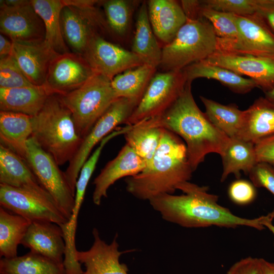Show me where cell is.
<instances>
[{
    "instance_id": "3957f363",
    "label": "cell",
    "mask_w": 274,
    "mask_h": 274,
    "mask_svg": "<svg viewBox=\"0 0 274 274\" xmlns=\"http://www.w3.org/2000/svg\"><path fill=\"white\" fill-rule=\"evenodd\" d=\"M193 172L185 143L163 129L151 161L139 174L126 178V189L135 197L149 201L160 195L174 194L179 184L190 180Z\"/></svg>"
},
{
    "instance_id": "ab89813d",
    "label": "cell",
    "mask_w": 274,
    "mask_h": 274,
    "mask_svg": "<svg viewBox=\"0 0 274 274\" xmlns=\"http://www.w3.org/2000/svg\"><path fill=\"white\" fill-rule=\"evenodd\" d=\"M248 175L255 187L264 188L274 195L273 165L264 162H258Z\"/></svg>"
},
{
    "instance_id": "d4e9b609",
    "label": "cell",
    "mask_w": 274,
    "mask_h": 274,
    "mask_svg": "<svg viewBox=\"0 0 274 274\" xmlns=\"http://www.w3.org/2000/svg\"><path fill=\"white\" fill-rule=\"evenodd\" d=\"M274 134V105L263 97L245 110L244 121L238 138L255 144Z\"/></svg>"
},
{
    "instance_id": "ee69618b",
    "label": "cell",
    "mask_w": 274,
    "mask_h": 274,
    "mask_svg": "<svg viewBox=\"0 0 274 274\" xmlns=\"http://www.w3.org/2000/svg\"><path fill=\"white\" fill-rule=\"evenodd\" d=\"M13 43L2 34L0 35V57L11 55Z\"/></svg>"
},
{
    "instance_id": "ffe728a7",
    "label": "cell",
    "mask_w": 274,
    "mask_h": 274,
    "mask_svg": "<svg viewBox=\"0 0 274 274\" xmlns=\"http://www.w3.org/2000/svg\"><path fill=\"white\" fill-rule=\"evenodd\" d=\"M21 244L31 252L63 263L65 252L63 232L61 227L54 223L32 222Z\"/></svg>"
},
{
    "instance_id": "7bdbcfd3",
    "label": "cell",
    "mask_w": 274,
    "mask_h": 274,
    "mask_svg": "<svg viewBox=\"0 0 274 274\" xmlns=\"http://www.w3.org/2000/svg\"><path fill=\"white\" fill-rule=\"evenodd\" d=\"M256 13L274 33V0H257Z\"/></svg>"
},
{
    "instance_id": "e0dca14e",
    "label": "cell",
    "mask_w": 274,
    "mask_h": 274,
    "mask_svg": "<svg viewBox=\"0 0 274 274\" xmlns=\"http://www.w3.org/2000/svg\"><path fill=\"white\" fill-rule=\"evenodd\" d=\"M92 233L94 241L90 248L76 252L77 260L85 267L83 274H128L126 265L120 263V257L132 250H119L117 234L110 244H107L101 239L96 228Z\"/></svg>"
},
{
    "instance_id": "5b68a950",
    "label": "cell",
    "mask_w": 274,
    "mask_h": 274,
    "mask_svg": "<svg viewBox=\"0 0 274 274\" xmlns=\"http://www.w3.org/2000/svg\"><path fill=\"white\" fill-rule=\"evenodd\" d=\"M217 37L203 17L187 19L174 40L162 48L159 67L163 72L182 70L208 58L217 50Z\"/></svg>"
},
{
    "instance_id": "1f68e13d",
    "label": "cell",
    "mask_w": 274,
    "mask_h": 274,
    "mask_svg": "<svg viewBox=\"0 0 274 274\" xmlns=\"http://www.w3.org/2000/svg\"><path fill=\"white\" fill-rule=\"evenodd\" d=\"M200 99L210 121L229 138H238L244 124L245 110H239L234 104L224 105L203 96Z\"/></svg>"
},
{
    "instance_id": "f1b7e54d",
    "label": "cell",
    "mask_w": 274,
    "mask_h": 274,
    "mask_svg": "<svg viewBox=\"0 0 274 274\" xmlns=\"http://www.w3.org/2000/svg\"><path fill=\"white\" fill-rule=\"evenodd\" d=\"M1 274H66L63 263L30 251L12 258L0 260Z\"/></svg>"
},
{
    "instance_id": "9a60e30c",
    "label": "cell",
    "mask_w": 274,
    "mask_h": 274,
    "mask_svg": "<svg viewBox=\"0 0 274 274\" xmlns=\"http://www.w3.org/2000/svg\"><path fill=\"white\" fill-rule=\"evenodd\" d=\"M0 3L1 34L8 37L12 41L45 39L44 22L35 11L31 1L25 0L22 4L15 6Z\"/></svg>"
},
{
    "instance_id": "8fae6325",
    "label": "cell",
    "mask_w": 274,
    "mask_h": 274,
    "mask_svg": "<svg viewBox=\"0 0 274 274\" xmlns=\"http://www.w3.org/2000/svg\"><path fill=\"white\" fill-rule=\"evenodd\" d=\"M238 36L233 41L217 38V50L255 56H274V33L257 13L235 15ZM216 50V51H217Z\"/></svg>"
},
{
    "instance_id": "ba28073f",
    "label": "cell",
    "mask_w": 274,
    "mask_h": 274,
    "mask_svg": "<svg viewBox=\"0 0 274 274\" xmlns=\"http://www.w3.org/2000/svg\"><path fill=\"white\" fill-rule=\"evenodd\" d=\"M24 160L41 186L70 220L75 203V194L70 186L65 173L31 136L27 142Z\"/></svg>"
},
{
    "instance_id": "d6a6232c",
    "label": "cell",
    "mask_w": 274,
    "mask_h": 274,
    "mask_svg": "<svg viewBox=\"0 0 274 274\" xmlns=\"http://www.w3.org/2000/svg\"><path fill=\"white\" fill-rule=\"evenodd\" d=\"M31 222L18 215L0 207V256H17V249Z\"/></svg>"
},
{
    "instance_id": "484cf974",
    "label": "cell",
    "mask_w": 274,
    "mask_h": 274,
    "mask_svg": "<svg viewBox=\"0 0 274 274\" xmlns=\"http://www.w3.org/2000/svg\"><path fill=\"white\" fill-rule=\"evenodd\" d=\"M31 117L25 114L0 111L1 144L25 160L27 142L31 136Z\"/></svg>"
},
{
    "instance_id": "60d3db41",
    "label": "cell",
    "mask_w": 274,
    "mask_h": 274,
    "mask_svg": "<svg viewBox=\"0 0 274 274\" xmlns=\"http://www.w3.org/2000/svg\"><path fill=\"white\" fill-rule=\"evenodd\" d=\"M255 149L257 162L274 166V134L255 143Z\"/></svg>"
},
{
    "instance_id": "f6af8a7d",
    "label": "cell",
    "mask_w": 274,
    "mask_h": 274,
    "mask_svg": "<svg viewBox=\"0 0 274 274\" xmlns=\"http://www.w3.org/2000/svg\"><path fill=\"white\" fill-rule=\"evenodd\" d=\"M260 263L262 274H274V263L260 258Z\"/></svg>"
},
{
    "instance_id": "52a82bcc",
    "label": "cell",
    "mask_w": 274,
    "mask_h": 274,
    "mask_svg": "<svg viewBox=\"0 0 274 274\" xmlns=\"http://www.w3.org/2000/svg\"><path fill=\"white\" fill-rule=\"evenodd\" d=\"M0 204L31 222H51L63 227L69 222L44 189L17 188L0 184Z\"/></svg>"
},
{
    "instance_id": "cb8c5ba5",
    "label": "cell",
    "mask_w": 274,
    "mask_h": 274,
    "mask_svg": "<svg viewBox=\"0 0 274 274\" xmlns=\"http://www.w3.org/2000/svg\"><path fill=\"white\" fill-rule=\"evenodd\" d=\"M162 48L150 24L146 1L139 6L131 51L147 64L157 68L162 58Z\"/></svg>"
},
{
    "instance_id": "2e32d148",
    "label": "cell",
    "mask_w": 274,
    "mask_h": 274,
    "mask_svg": "<svg viewBox=\"0 0 274 274\" xmlns=\"http://www.w3.org/2000/svg\"><path fill=\"white\" fill-rule=\"evenodd\" d=\"M206 61L254 80L264 92L274 85V56H255L216 51Z\"/></svg>"
},
{
    "instance_id": "d6986e66",
    "label": "cell",
    "mask_w": 274,
    "mask_h": 274,
    "mask_svg": "<svg viewBox=\"0 0 274 274\" xmlns=\"http://www.w3.org/2000/svg\"><path fill=\"white\" fill-rule=\"evenodd\" d=\"M146 166L144 160L126 144L118 155L108 162L94 179L93 203L99 206L102 198L107 197L108 190L111 186L121 178L139 174Z\"/></svg>"
},
{
    "instance_id": "4dcf8cb0",
    "label": "cell",
    "mask_w": 274,
    "mask_h": 274,
    "mask_svg": "<svg viewBox=\"0 0 274 274\" xmlns=\"http://www.w3.org/2000/svg\"><path fill=\"white\" fill-rule=\"evenodd\" d=\"M38 14L44 22L45 40L58 54L70 52L63 39L60 25V14L65 6L63 1L30 0Z\"/></svg>"
},
{
    "instance_id": "bcb514c9",
    "label": "cell",
    "mask_w": 274,
    "mask_h": 274,
    "mask_svg": "<svg viewBox=\"0 0 274 274\" xmlns=\"http://www.w3.org/2000/svg\"><path fill=\"white\" fill-rule=\"evenodd\" d=\"M262 225L267 228L274 235V210L266 216H264Z\"/></svg>"
},
{
    "instance_id": "8992f818",
    "label": "cell",
    "mask_w": 274,
    "mask_h": 274,
    "mask_svg": "<svg viewBox=\"0 0 274 274\" xmlns=\"http://www.w3.org/2000/svg\"><path fill=\"white\" fill-rule=\"evenodd\" d=\"M60 95L83 139L118 98L112 80L97 73L79 88Z\"/></svg>"
},
{
    "instance_id": "4316f807",
    "label": "cell",
    "mask_w": 274,
    "mask_h": 274,
    "mask_svg": "<svg viewBox=\"0 0 274 274\" xmlns=\"http://www.w3.org/2000/svg\"><path fill=\"white\" fill-rule=\"evenodd\" d=\"M0 184L17 188L44 189L26 162L18 154L1 144Z\"/></svg>"
},
{
    "instance_id": "4fadbf2b",
    "label": "cell",
    "mask_w": 274,
    "mask_h": 274,
    "mask_svg": "<svg viewBox=\"0 0 274 274\" xmlns=\"http://www.w3.org/2000/svg\"><path fill=\"white\" fill-rule=\"evenodd\" d=\"M82 56L96 73L111 80L127 70L145 64L131 50L109 42L100 35L91 40Z\"/></svg>"
},
{
    "instance_id": "7dc6e473",
    "label": "cell",
    "mask_w": 274,
    "mask_h": 274,
    "mask_svg": "<svg viewBox=\"0 0 274 274\" xmlns=\"http://www.w3.org/2000/svg\"><path fill=\"white\" fill-rule=\"evenodd\" d=\"M264 92V98L268 101L274 105V85L269 90Z\"/></svg>"
},
{
    "instance_id": "836d02e7",
    "label": "cell",
    "mask_w": 274,
    "mask_h": 274,
    "mask_svg": "<svg viewBox=\"0 0 274 274\" xmlns=\"http://www.w3.org/2000/svg\"><path fill=\"white\" fill-rule=\"evenodd\" d=\"M163 131V128L142 121L131 126L124 135L126 144L144 160L147 165L160 144Z\"/></svg>"
},
{
    "instance_id": "7a4b0ae2",
    "label": "cell",
    "mask_w": 274,
    "mask_h": 274,
    "mask_svg": "<svg viewBox=\"0 0 274 274\" xmlns=\"http://www.w3.org/2000/svg\"><path fill=\"white\" fill-rule=\"evenodd\" d=\"M191 85L186 83L179 97L162 114L143 121L183 138L188 161L194 171L208 154L217 153L221 156L230 138L217 128L198 107Z\"/></svg>"
},
{
    "instance_id": "9c48e42d",
    "label": "cell",
    "mask_w": 274,
    "mask_h": 274,
    "mask_svg": "<svg viewBox=\"0 0 274 274\" xmlns=\"http://www.w3.org/2000/svg\"><path fill=\"white\" fill-rule=\"evenodd\" d=\"M186 83L182 70L156 73L140 102L124 124L132 126L161 115L179 97Z\"/></svg>"
},
{
    "instance_id": "7c38bea8",
    "label": "cell",
    "mask_w": 274,
    "mask_h": 274,
    "mask_svg": "<svg viewBox=\"0 0 274 274\" xmlns=\"http://www.w3.org/2000/svg\"><path fill=\"white\" fill-rule=\"evenodd\" d=\"M60 25L67 46L72 52L81 56L91 40L108 29L105 18L94 6L78 8L65 5L61 12Z\"/></svg>"
},
{
    "instance_id": "e575fe53",
    "label": "cell",
    "mask_w": 274,
    "mask_h": 274,
    "mask_svg": "<svg viewBox=\"0 0 274 274\" xmlns=\"http://www.w3.org/2000/svg\"><path fill=\"white\" fill-rule=\"evenodd\" d=\"M142 3L132 0L102 1L108 29L117 38L124 39L130 31L134 10Z\"/></svg>"
},
{
    "instance_id": "ac0fdd59",
    "label": "cell",
    "mask_w": 274,
    "mask_h": 274,
    "mask_svg": "<svg viewBox=\"0 0 274 274\" xmlns=\"http://www.w3.org/2000/svg\"><path fill=\"white\" fill-rule=\"evenodd\" d=\"M12 42L11 55L26 78L34 85H44L50 64L60 54L57 53L45 39Z\"/></svg>"
},
{
    "instance_id": "83f0119b",
    "label": "cell",
    "mask_w": 274,
    "mask_h": 274,
    "mask_svg": "<svg viewBox=\"0 0 274 274\" xmlns=\"http://www.w3.org/2000/svg\"><path fill=\"white\" fill-rule=\"evenodd\" d=\"M221 157L223 165L221 182L231 174L237 179L241 177L242 172L249 175L258 163L255 144L238 138H230Z\"/></svg>"
},
{
    "instance_id": "603a6c76",
    "label": "cell",
    "mask_w": 274,
    "mask_h": 274,
    "mask_svg": "<svg viewBox=\"0 0 274 274\" xmlns=\"http://www.w3.org/2000/svg\"><path fill=\"white\" fill-rule=\"evenodd\" d=\"M187 83L199 78H206L219 81L232 91L245 94L258 87L257 83L246 78L229 69L210 63L204 60L192 63L182 70Z\"/></svg>"
},
{
    "instance_id": "6da1fadb",
    "label": "cell",
    "mask_w": 274,
    "mask_h": 274,
    "mask_svg": "<svg viewBox=\"0 0 274 274\" xmlns=\"http://www.w3.org/2000/svg\"><path fill=\"white\" fill-rule=\"evenodd\" d=\"M179 195L164 194L149 200L162 218L185 228L217 226L235 228L239 226L262 230L264 216L250 219L239 217L218 203V196L209 193V187L186 181L179 184Z\"/></svg>"
},
{
    "instance_id": "b9f144b4",
    "label": "cell",
    "mask_w": 274,
    "mask_h": 274,
    "mask_svg": "<svg viewBox=\"0 0 274 274\" xmlns=\"http://www.w3.org/2000/svg\"><path fill=\"white\" fill-rule=\"evenodd\" d=\"M226 274H262L260 258L248 257L234 263Z\"/></svg>"
},
{
    "instance_id": "277c9868",
    "label": "cell",
    "mask_w": 274,
    "mask_h": 274,
    "mask_svg": "<svg viewBox=\"0 0 274 274\" xmlns=\"http://www.w3.org/2000/svg\"><path fill=\"white\" fill-rule=\"evenodd\" d=\"M31 137L39 145L59 166L69 162L77 153L83 138L61 96L51 94L39 113L31 117Z\"/></svg>"
},
{
    "instance_id": "7402d4cb",
    "label": "cell",
    "mask_w": 274,
    "mask_h": 274,
    "mask_svg": "<svg viewBox=\"0 0 274 274\" xmlns=\"http://www.w3.org/2000/svg\"><path fill=\"white\" fill-rule=\"evenodd\" d=\"M53 93L44 85L0 88L1 111L37 115Z\"/></svg>"
},
{
    "instance_id": "f35d334b",
    "label": "cell",
    "mask_w": 274,
    "mask_h": 274,
    "mask_svg": "<svg viewBox=\"0 0 274 274\" xmlns=\"http://www.w3.org/2000/svg\"><path fill=\"white\" fill-rule=\"evenodd\" d=\"M255 187L251 182L243 179L233 181L228 189V195L233 203L244 206L252 202L256 197Z\"/></svg>"
},
{
    "instance_id": "5bb4252c",
    "label": "cell",
    "mask_w": 274,
    "mask_h": 274,
    "mask_svg": "<svg viewBox=\"0 0 274 274\" xmlns=\"http://www.w3.org/2000/svg\"><path fill=\"white\" fill-rule=\"evenodd\" d=\"M96 73L82 56L70 52L53 60L44 85L53 94L64 95L82 86Z\"/></svg>"
},
{
    "instance_id": "f546056e",
    "label": "cell",
    "mask_w": 274,
    "mask_h": 274,
    "mask_svg": "<svg viewBox=\"0 0 274 274\" xmlns=\"http://www.w3.org/2000/svg\"><path fill=\"white\" fill-rule=\"evenodd\" d=\"M157 68L143 64L116 75L112 86L118 98L124 97L140 102Z\"/></svg>"
},
{
    "instance_id": "44dd1931",
    "label": "cell",
    "mask_w": 274,
    "mask_h": 274,
    "mask_svg": "<svg viewBox=\"0 0 274 274\" xmlns=\"http://www.w3.org/2000/svg\"><path fill=\"white\" fill-rule=\"evenodd\" d=\"M149 21L157 38L163 47L170 43L187 17L180 2L175 0L146 1Z\"/></svg>"
},
{
    "instance_id": "30bf717a",
    "label": "cell",
    "mask_w": 274,
    "mask_h": 274,
    "mask_svg": "<svg viewBox=\"0 0 274 274\" xmlns=\"http://www.w3.org/2000/svg\"><path fill=\"white\" fill-rule=\"evenodd\" d=\"M138 104L137 102L128 98H117L83 139L77 153L68 162V165L64 172L67 182L75 195L80 170L89 157L93 148L113 131L118 125L124 124Z\"/></svg>"
},
{
    "instance_id": "d590c367",
    "label": "cell",
    "mask_w": 274,
    "mask_h": 274,
    "mask_svg": "<svg viewBox=\"0 0 274 274\" xmlns=\"http://www.w3.org/2000/svg\"><path fill=\"white\" fill-rule=\"evenodd\" d=\"M200 12L201 16L213 26L218 39L224 41H233L237 39L238 30L235 14L204 7L201 1Z\"/></svg>"
},
{
    "instance_id": "74e56055",
    "label": "cell",
    "mask_w": 274,
    "mask_h": 274,
    "mask_svg": "<svg viewBox=\"0 0 274 274\" xmlns=\"http://www.w3.org/2000/svg\"><path fill=\"white\" fill-rule=\"evenodd\" d=\"M204 7L238 16H251L257 12V0H204Z\"/></svg>"
},
{
    "instance_id": "8d00e7d4",
    "label": "cell",
    "mask_w": 274,
    "mask_h": 274,
    "mask_svg": "<svg viewBox=\"0 0 274 274\" xmlns=\"http://www.w3.org/2000/svg\"><path fill=\"white\" fill-rule=\"evenodd\" d=\"M33 85L11 55L0 57V88H16Z\"/></svg>"
}]
</instances>
